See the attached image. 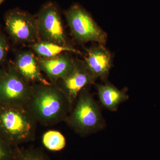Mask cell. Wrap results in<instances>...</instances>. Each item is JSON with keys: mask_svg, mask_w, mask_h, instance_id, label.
<instances>
[{"mask_svg": "<svg viewBox=\"0 0 160 160\" xmlns=\"http://www.w3.org/2000/svg\"><path fill=\"white\" fill-rule=\"evenodd\" d=\"M8 51V45L5 36L0 32V63L4 61Z\"/></svg>", "mask_w": 160, "mask_h": 160, "instance_id": "cell-17", "label": "cell"}, {"mask_svg": "<svg viewBox=\"0 0 160 160\" xmlns=\"http://www.w3.org/2000/svg\"><path fill=\"white\" fill-rule=\"evenodd\" d=\"M84 63L96 78L104 80L108 76L111 68V54L102 45H100L88 49Z\"/></svg>", "mask_w": 160, "mask_h": 160, "instance_id": "cell-9", "label": "cell"}, {"mask_svg": "<svg viewBox=\"0 0 160 160\" xmlns=\"http://www.w3.org/2000/svg\"><path fill=\"white\" fill-rule=\"evenodd\" d=\"M95 78L87 69L85 63L76 62L74 68L66 78L61 80L62 89L72 106L83 89L95 81Z\"/></svg>", "mask_w": 160, "mask_h": 160, "instance_id": "cell-8", "label": "cell"}, {"mask_svg": "<svg viewBox=\"0 0 160 160\" xmlns=\"http://www.w3.org/2000/svg\"><path fill=\"white\" fill-rule=\"evenodd\" d=\"M43 145L48 150L58 151L62 150L66 146V140L61 132L52 130L46 132L42 137Z\"/></svg>", "mask_w": 160, "mask_h": 160, "instance_id": "cell-14", "label": "cell"}, {"mask_svg": "<svg viewBox=\"0 0 160 160\" xmlns=\"http://www.w3.org/2000/svg\"><path fill=\"white\" fill-rule=\"evenodd\" d=\"M12 160H50L41 149L35 148L16 149L15 154Z\"/></svg>", "mask_w": 160, "mask_h": 160, "instance_id": "cell-15", "label": "cell"}, {"mask_svg": "<svg viewBox=\"0 0 160 160\" xmlns=\"http://www.w3.org/2000/svg\"><path fill=\"white\" fill-rule=\"evenodd\" d=\"M32 48L38 54L45 58L57 57L65 52H77L74 48L69 46L44 41L33 44L32 46Z\"/></svg>", "mask_w": 160, "mask_h": 160, "instance_id": "cell-13", "label": "cell"}, {"mask_svg": "<svg viewBox=\"0 0 160 160\" xmlns=\"http://www.w3.org/2000/svg\"><path fill=\"white\" fill-rule=\"evenodd\" d=\"M10 146L0 138V160L13 159L16 149L12 150Z\"/></svg>", "mask_w": 160, "mask_h": 160, "instance_id": "cell-16", "label": "cell"}, {"mask_svg": "<svg viewBox=\"0 0 160 160\" xmlns=\"http://www.w3.org/2000/svg\"><path fill=\"white\" fill-rule=\"evenodd\" d=\"M98 95L101 104L109 111L117 110L119 106L128 99L129 96L109 83L97 86Z\"/></svg>", "mask_w": 160, "mask_h": 160, "instance_id": "cell-12", "label": "cell"}, {"mask_svg": "<svg viewBox=\"0 0 160 160\" xmlns=\"http://www.w3.org/2000/svg\"><path fill=\"white\" fill-rule=\"evenodd\" d=\"M5 1H6V0H0V6H1V5H2L4 2H5Z\"/></svg>", "mask_w": 160, "mask_h": 160, "instance_id": "cell-18", "label": "cell"}, {"mask_svg": "<svg viewBox=\"0 0 160 160\" xmlns=\"http://www.w3.org/2000/svg\"><path fill=\"white\" fill-rule=\"evenodd\" d=\"M16 67L19 74L27 82H38L43 85L52 84L43 76L38 61L30 52H25L18 55Z\"/></svg>", "mask_w": 160, "mask_h": 160, "instance_id": "cell-10", "label": "cell"}, {"mask_svg": "<svg viewBox=\"0 0 160 160\" xmlns=\"http://www.w3.org/2000/svg\"><path fill=\"white\" fill-rule=\"evenodd\" d=\"M68 25L73 36L80 42H96L103 45L107 35L82 6L74 4L65 12Z\"/></svg>", "mask_w": 160, "mask_h": 160, "instance_id": "cell-4", "label": "cell"}, {"mask_svg": "<svg viewBox=\"0 0 160 160\" xmlns=\"http://www.w3.org/2000/svg\"><path fill=\"white\" fill-rule=\"evenodd\" d=\"M5 25L12 38L20 43L35 42L38 38L36 18L21 9H11L6 12Z\"/></svg>", "mask_w": 160, "mask_h": 160, "instance_id": "cell-7", "label": "cell"}, {"mask_svg": "<svg viewBox=\"0 0 160 160\" xmlns=\"http://www.w3.org/2000/svg\"><path fill=\"white\" fill-rule=\"evenodd\" d=\"M38 122L51 126L66 120L72 106L59 87L39 84L32 87L26 105Z\"/></svg>", "mask_w": 160, "mask_h": 160, "instance_id": "cell-1", "label": "cell"}, {"mask_svg": "<svg viewBox=\"0 0 160 160\" xmlns=\"http://www.w3.org/2000/svg\"><path fill=\"white\" fill-rule=\"evenodd\" d=\"M37 123L27 106L0 103V138L9 145L33 141Z\"/></svg>", "mask_w": 160, "mask_h": 160, "instance_id": "cell-2", "label": "cell"}, {"mask_svg": "<svg viewBox=\"0 0 160 160\" xmlns=\"http://www.w3.org/2000/svg\"><path fill=\"white\" fill-rule=\"evenodd\" d=\"M32 87L16 69H10L0 79V103L26 106L31 95Z\"/></svg>", "mask_w": 160, "mask_h": 160, "instance_id": "cell-6", "label": "cell"}, {"mask_svg": "<svg viewBox=\"0 0 160 160\" xmlns=\"http://www.w3.org/2000/svg\"><path fill=\"white\" fill-rule=\"evenodd\" d=\"M41 70L52 81L62 80L70 73L76 62L66 55H61L52 58H40L38 60Z\"/></svg>", "mask_w": 160, "mask_h": 160, "instance_id": "cell-11", "label": "cell"}, {"mask_svg": "<svg viewBox=\"0 0 160 160\" xmlns=\"http://www.w3.org/2000/svg\"><path fill=\"white\" fill-rule=\"evenodd\" d=\"M3 73H4V72H2L0 71V79H1L2 76L3 75Z\"/></svg>", "mask_w": 160, "mask_h": 160, "instance_id": "cell-19", "label": "cell"}, {"mask_svg": "<svg viewBox=\"0 0 160 160\" xmlns=\"http://www.w3.org/2000/svg\"><path fill=\"white\" fill-rule=\"evenodd\" d=\"M36 18L38 37L42 41L67 46L61 13L56 4L50 2L44 4Z\"/></svg>", "mask_w": 160, "mask_h": 160, "instance_id": "cell-5", "label": "cell"}, {"mask_svg": "<svg viewBox=\"0 0 160 160\" xmlns=\"http://www.w3.org/2000/svg\"><path fill=\"white\" fill-rule=\"evenodd\" d=\"M76 101L75 106L65 120L68 125L82 135L102 129L105 121L99 107L91 94L83 89Z\"/></svg>", "mask_w": 160, "mask_h": 160, "instance_id": "cell-3", "label": "cell"}]
</instances>
